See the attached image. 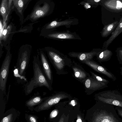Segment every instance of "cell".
Masks as SVG:
<instances>
[{
    "instance_id": "1",
    "label": "cell",
    "mask_w": 122,
    "mask_h": 122,
    "mask_svg": "<svg viewBox=\"0 0 122 122\" xmlns=\"http://www.w3.org/2000/svg\"><path fill=\"white\" fill-rule=\"evenodd\" d=\"M102 22L104 25L116 21L122 17V0H102Z\"/></svg>"
},
{
    "instance_id": "2",
    "label": "cell",
    "mask_w": 122,
    "mask_h": 122,
    "mask_svg": "<svg viewBox=\"0 0 122 122\" xmlns=\"http://www.w3.org/2000/svg\"><path fill=\"white\" fill-rule=\"evenodd\" d=\"M94 107L92 122H122L117 112L115 106L98 101Z\"/></svg>"
},
{
    "instance_id": "3",
    "label": "cell",
    "mask_w": 122,
    "mask_h": 122,
    "mask_svg": "<svg viewBox=\"0 0 122 122\" xmlns=\"http://www.w3.org/2000/svg\"><path fill=\"white\" fill-rule=\"evenodd\" d=\"M38 55L35 56L33 61L34 76L25 87L26 95L30 93L35 88L37 87L45 86L51 90L50 85L43 74Z\"/></svg>"
},
{
    "instance_id": "4",
    "label": "cell",
    "mask_w": 122,
    "mask_h": 122,
    "mask_svg": "<svg viewBox=\"0 0 122 122\" xmlns=\"http://www.w3.org/2000/svg\"><path fill=\"white\" fill-rule=\"evenodd\" d=\"M54 7V2L51 0H41L36 4L25 20L34 21L49 15L53 12Z\"/></svg>"
},
{
    "instance_id": "5",
    "label": "cell",
    "mask_w": 122,
    "mask_h": 122,
    "mask_svg": "<svg viewBox=\"0 0 122 122\" xmlns=\"http://www.w3.org/2000/svg\"><path fill=\"white\" fill-rule=\"evenodd\" d=\"M96 100L115 106L122 107V95L116 90H107L99 92Z\"/></svg>"
},
{
    "instance_id": "6",
    "label": "cell",
    "mask_w": 122,
    "mask_h": 122,
    "mask_svg": "<svg viewBox=\"0 0 122 122\" xmlns=\"http://www.w3.org/2000/svg\"><path fill=\"white\" fill-rule=\"evenodd\" d=\"M11 55L9 50L7 54L2 63L0 72V89L2 92L5 91Z\"/></svg>"
},
{
    "instance_id": "7",
    "label": "cell",
    "mask_w": 122,
    "mask_h": 122,
    "mask_svg": "<svg viewBox=\"0 0 122 122\" xmlns=\"http://www.w3.org/2000/svg\"><path fill=\"white\" fill-rule=\"evenodd\" d=\"M67 95L62 93L56 94L50 97L36 107L35 110L38 112L48 110L57 103L61 100L67 98Z\"/></svg>"
},
{
    "instance_id": "8",
    "label": "cell",
    "mask_w": 122,
    "mask_h": 122,
    "mask_svg": "<svg viewBox=\"0 0 122 122\" xmlns=\"http://www.w3.org/2000/svg\"><path fill=\"white\" fill-rule=\"evenodd\" d=\"M18 58L19 72L22 75L26 68L30 55V51L27 47L23 46L21 48Z\"/></svg>"
},
{
    "instance_id": "9",
    "label": "cell",
    "mask_w": 122,
    "mask_h": 122,
    "mask_svg": "<svg viewBox=\"0 0 122 122\" xmlns=\"http://www.w3.org/2000/svg\"><path fill=\"white\" fill-rule=\"evenodd\" d=\"M85 62L96 71L104 75L113 81H115L116 79L114 74L105 67L88 60L85 61Z\"/></svg>"
},
{
    "instance_id": "10",
    "label": "cell",
    "mask_w": 122,
    "mask_h": 122,
    "mask_svg": "<svg viewBox=\"0 0 122 122\" xmlns=\"http://www.w3.org/2000/svg\"><path fill=\"white\" fill-rule=\"evenodd\" d=\"M108 84L98 81L94 78L87 79L85 83L87 88L95 91L107 87Z\"/></svg>"
},
{
    "instance_id": "11",
    "label": "cell",
    "mask_w": 122,
    "mask_h": 122,
    "mask_svg": "<svg viewBox=\"0 0 122 122\" xmlns=\"http://www.w3.org/2000/svg\"><path fill=\"white\" fill-rule=\"evenodd\" d=\"M122 32V17L119 20L118 25L112 32L109 38L103 43V48H107L113 41Z\"/></svg>"
},
{
    "instance_id": "12",
    "label": "cell",
    "mask_w": 122,
    "mask_h": 122,
    "mask_svg": "<svg viewBox=\"0 0 122 122\" xmlns=\"http://www.w3.org/2000/svg\"><path fill=\"white\" fill-rule=\"evenodd\" d=\"M0 10L4 26L6 25V21L10 11L9 8V0H2Z\"/></svg>"
},
{
    "instance_id": "13",
    "label": "cell",
    "mask_w": 122,
    "mask_h": 122,
    "mask_svg": "<svg viewBox=\"0 0 122 122\" xmlns=\"http://www.w3.org/2000/svg\"><path fill=\"white\" fill-rule=\"evenodd\" d=\"M76 19H69L62 21L53 20L46 25V28L49 29L63 25H68L72 24L77 20Z\"/></svg>"
},
{
    "instance_id": "14",
    "label": "cell",
    "mask_w": 122,
    "mask_h": 122,
    "mask_svg": "<svg viewBox=\"0 0 122 122\" xmlns=\"http://www.w3.org/2000/svg\"><path fill=\"white\" fill-rule=\"evenodd\" d=\"M96 54L97 59L100 61L105 62L109 61L111 59L113 53L111 51L107 48H103L97 53V52Z\"/></svg>"
},
{
    "instance_id": "15",
    "label": "cell",
    "mask_w": 122,
    "mask_h": 122,
    "mask_svg": "<svg viewBox=\"0 0 122 122\" xmlns=\"http://www.w3.org/2000/svg\"><path fill=\"white\" fill-rule=\"evenodd\" d=\"M118 21H116L112 23L104 25L101 32V35L103 38L108 37L114 30L118 25Z\"/></svg>"
},
{
    "instance_id": "16",
    "label": "cell",
    "mask_w": 122,
    "mask_h": 122,
    "mask_svg": "<svg viewBox=\"0 0 122 122\" xmlns=\"http://www.w3.org/2000/svg\"><path fill=\"white\" fill-rule=\"evenodd\" d=\"M48 53L57 68L59 70L62 69L64 65L63 59L57 54L53 51H49Z\"/></svg>"
},
{
    "instance_id": "17",
    "label": "cell",
    "mask_w": 122,
    "mask_h": 122,
    "mask_svg": "<svg viewBox=\"0 0 122 122\" xmlns=\"http://www.w3.org/2000/svg\"><path fill=\"white\" fill-rule=\"evenodd\" d=\"M41 56L43 68L46 76L49 80L52 79L51 72V69L45 55L41 53Z\"/></svg>"
},
{
    "instance_id": "18",
    "label": "cell",
    "mask_w": 122,
    "mask_h": 122,
    "mask_svg": "<svg viewBox=\"0 0 122 122\" xmlns=\"http://www.w3.org/2000/svg\"><path fill=\"white\" fill-rule=\"evenodd\" d=\"M50 37L61 39H73L75 38L73 35L66 33H55L48 35Z\"/></svg>"
},
{
    "instance_id": "19",
    "label": "cell",
    "mask_w": 122,
    "mask_h": 122,
    "mask_svg": "<svg viewBox=\"0 0 122 122\" xmlns=\"http://www.w3.org/2000/svg\"><path fill=\"white\" fill-rule=\"evenodd\" d=\"M13 2L14 6L18 12L22 16L23 10L25 6L23 0H13Z\"/></svg>"
},
{
    "instance_id": "20",
    "label": "cell",
    "mask_w": 122,
    "mask_h": 122,
    "mask_svg": "<svg viewBox=\"0 0 122 122\" xmlns=\"http://www.w3.org/2000/svg\"><path fill=\"white\" fill-rule=\"evenodd\" d=\"M44 100L40 96H36L27 101L26 103L28 107H33L41 103Z\"/></svg>"
},
{
    "instance_id": "21",
    "label": "cell",
    "mask_w": 122,
    "mask_h": 122,
    "mask_svg": "<svg viewBox=\"0 0 122 122\" xmlns=\"http://www.w3.org/2000/svg\"><path fill=\"white\" fill-rule=\"evenodd\" d=\"M97 52L94 51L89 53H83L80 54L78 56V57L81 61H85L91 59L93 56L96 54Z\"/></svg>"
},
{
    "instance_id": "22",
    "label": "cell",
    "mask_w": 122,
    "mask_h": 122,
    "mask_svg": "<svg viewBox=\"0 0 122 122\" xmlns=\"http://www.w3.org/2000/svg\"><path fill=\"white\" fill-rule=\"evenodd\" d=\"M75 76L80 79H83L86 78V75L83 71L76 67L73 68Z\"/></svg>"
},
{
    "instance_id": "23",
    "label": "cell",
    "mask_w": 122,
    "mask_h": 122,
    "mask_svg": "<svg viewBox=\"0 0 122 122\" xmlns=\"http://www.w3.org/2000/svg\"><path fill=\"white\" fill-rule=\"evenodd\" d=\"M11 25H9L7 28H4L1 33L0 34V40H5L8 35L10 33V30L11 28Z\"/></svg>"
},
{
    "instance_id": "24",
    "label": "cell",
    "mask_w": 122,
    "mask_h": 122,
    "mask_svg": "<svg viewBox=\"0 0 122 122\" xmlns=\"http://www.w3.org/2000/svg\"><path fill=\"white\" fill-rule=\"evenodd\" d=\"M102 0H84L82 2L86 3L91 6L96 8L99 5L100 2Z\"/></svg>"
},
{
    "instance_id": "25",
    "label": "cell",
    "mask_w": 122,
    "mask_h": 122,
    "mask_svg": "<svg viewBox=\"0 0 122 122\" xmlns=\"http://www.w3.org/2000/svg\"><path fill=\"white\" fill-rule=\"evenodd\" d=\"M117 60L119 63L122 64V47H119L117 48L116 51Z\"/></svg>"
},
{
    "instance_id": "26",
    "label": "cell",
    "mask_w": 122,
    "mask_h": 122,
    "mask_svg": "<svg viewBox=\"0 0 122 122\" xmlns=\"http://www.w3.org/2000/svg\"><path fill=\"white\" fill-rule=\"evenodd\" d=\"M91 73L93 76L94 78L98 81L107 84L109 82V81L107 80L102 77H101L97 75L93 72H91Z\"/></svg>"
},
{
    "instance_id": "27",
    "label": "cell",
    "mask_w": 122,
    "mask_h": 122,
    "mask_svg": "<svg viewBox=\"0 0 122 122\" xmlns=\"http://www.w3.org/2000/svg\"><path fill=\"white\" fill-rule=\"evenodd\" d=\"M13 114H10L3 117L0 121L1 122H11L12 121Z\"/></svg>"
},
{
    "instance_id": "28",
    "label": "cell",
    "mask_w": 122,
    "mask_h": 122,
    "mask_svg": "<svg viewBox=\"0 0 122 122\" xmlns=\"http://www.w3.org/2000/svg\"><path fill=\"white\" fill-rule=\"evenodd\" d=\"M115 108L118 114L122 118V107L115 106Z\"/></svg>"
},
{
    "instance_id": "29",
    "label": "cell",
    "mask_w": 122,
    "mask_h": 122,
    "mask_svg": "<svg viewBox=\"0 0 122 122\" xmlns=\"http://www.w3.org/2000/svg\"><path fill=\"white\" fill-rule=\"evenodd\" d=\"M58 113V111L55 109L52 111L50 115V118H53L56 117Z\"/></svg>"
},
{
    "instance_id": "30",
    "label": "cell",
    "mask_w": 122,
    "mask_h": 122,
    "mask_svg": "<svg viewBox=\"0 0 122 122\" xmlns=\"http://www.w3.org/2000/svg\"><path fill=\"white\" fill-rule=\"evenodd\" d=\"M14 75L15 76L17 77H19L20 78L24 79L25 80H26L25 78L23 76H21V75L18 74V71L17 69H15L14 70Z\"/></svg>"
},
{
    "instance_id": "31",
    "label": "cell",
    "mask_w": 122,
    "mask_h": 122,
    "mask_svg": "<svg viewBox=\"0 0 122 122\" xmlns=\"http://www.w3.org/2000/svg\"><path fill=\"white\" fill-rule=\"evenodd\" d=\"M29 121L31 122H37L36 118L34 116L30 115L29 117Z\"/></svg>"
},
{
    "instance_id": "32",
    "label": "cell",
    "mask_w": 122,
    "mask_h": 122,
    "mask_svg": "<svg viewBox=\"0 0 122 122\" xmlns=\"http://www.w3.org/2000/svg\"><path fill=\"white\" fill-rule=\"evenodd\" d=\"M13 0H9V9L11 10V5Z\"/></svg>"
},
{
    "instance_id": "33",
    "label": "cell",
    "mask_w": 122,
    "mask_h": 122,
    "mask_svg": "<svg viewBox=\"0 0 122 122\" xmlns=\"http://www.w3.org/2000/svg\"><path fill=\"white\" fill-rule=\"evenodd\" d=\"M70 104L72 106H74L76 104V102L74 100H73L71 102Z\"/></svg>"
},
{
    "instance_id": "34",
    "label": "cell",
    "mask_w": 122,
    "mask_h": 122,
    "mask_svg": "<svg viewBox=\"0 0 122 122\" xmlns=\"http://www.w3.org/2000/svg\"><path fill=\"white\" fill-rule=\"evenodd\" d=\"M76 122H82V120L81 119V118L79 116H78L77 117V119L76 121Z\"/></svg>"
},
{
    "instance_id": "35",
    "label": "cell",
    "mask_w": 122,
    "mask_h": 122,
    "mask_svg": "<svg viewBox=\"0 0 122 122\" xmlns=\"http://www.w3.org/2000/svg\"><path fill=\"white\" fill-rule=\"evenodd\" d=\"M31 0H23L25 6V5H26L27 4L29 3Z\"/></svg>"
},
{
    "instance_id": "36",
    "label": "cell",
    "mask_w": 122,
    "mask_h": 122,
    "mask_svg": "<svg viewBox=\"0 0 122 122\" xmlns=\"http://www.w3.org/2000/svg\"><path fill=\"white\" fill-rule=\"evenodd\" d=\"M120 73L121 75H122V65L120 68Z\"/></svg>"
}]
</instances>
